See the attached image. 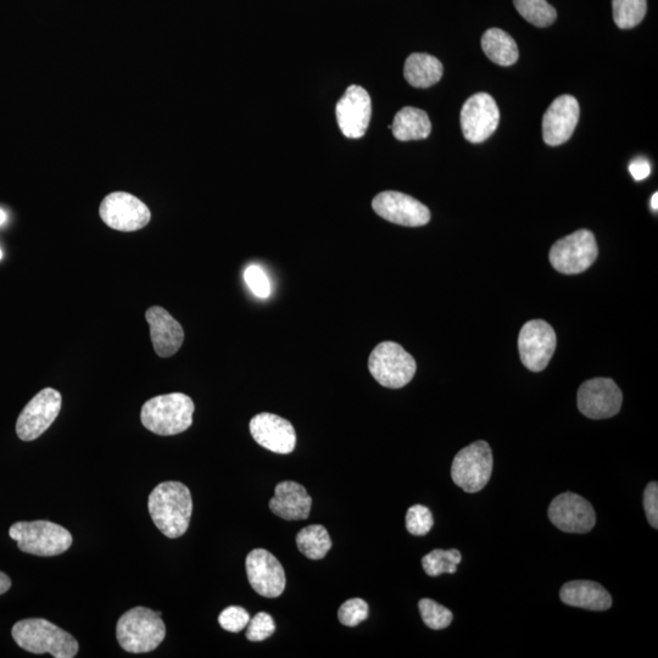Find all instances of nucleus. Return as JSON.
<instances>
[{
	"mask_svg": "<svg viewBox=\"0 0 658 658\" xmlns=\"http://www.w3.org/2000/svg\"><path fill=\"white\" fill-rule=\"evenodd\" d=\"M275 630V621L269 613L260 612L248 624L247 639L259 643V641L269 639Z\"/></svg>",
	"mask_w": 658,
	"mask_h": 658,
	"instance_id": "nucleus-34",
	"label": "nucleus"
},
{
	"mask_svg": "<svg viewBox=\"0 0 658 658\" xmlns=\"http://www.w3.org/2000/svg\"><path fill=\"white\" fill-rule=\"evenodd\" d=\"M523 19L537 27H548L557 19L556 9L546 0H513Z\"/></svg>",
	"mask_w": 658,
	"mask_h": 658,
	"instance_id": "nucleus-28",
	"label": "nucleus"
},
{
	"mask_svg": "<svg viewBox=\"0 0 658 658\" xmlns=\"http://www.w3.org/2000/svg\"><path fill=\"white\" fill-rule=\"evenodd\" d=\"M651 208L655 211L658 209V193H655L654 197L651 199Z\"/></svg>",
	"mask_w": 658,
	"mask_h": 658,
	"instance_id": "nucleus-39",
	"label": "nucleus"
},
{
	"mask_svg": "<svg viewBox=\"0 0 658 658\" xmlns=\"http://www.w3.org/2000/svg\"><path fill=\"white\" fill-rule=\"evenodd\" d=\"M368 370L381 386L399 389L415 377L416 361L400 344L383 342L373 349Z\"/></svg>",
	"mask_w": 658,
	"mask_h": 658,
	"instance_id": "nucleus-6",
	"label": "nucleus"
},
{
	"mask_svg": "<svg viewBox=\"0 0 658 658\" xmlns=\"http://www.w3.org/2000/svg\"><path fill=\"white\" fill-rule=\"evenodd\" d=\"M389 128L400 142L421 141L428 138L432 132L431 120L426 111L411 107L398 111L393 125Z\"/></svg>",
	"mask_w": 658,
	"mask_h": 658,
	"instance_id": "nucleus-23",
	"label": "nucleus"
},
{
	"mask_svg": "<svg viewBox=\"0 0 658 658\" xmlns=\"http://www.w3.org/2000/svg\"><path fill=\"white\" fill-rule=\"evenodd\" d=\"M99 214L105 225L121 232L142 230L152 217L142 200L125 192L109 194L100 205Z\"/></svg>",
	"mask_w": 658,
	"mask_h": 658,
	"instance_id": "nucleus-10",
	"label": "nucleus"
},
{
	"mask_svg": "<svg viewBox=\"0 0 658 658\" xmlns=\"http://www.w3.org/2000/svg\"><path fill=\"white\" fill-rule=\"evenodd\" d=\"M11 635L21 649L31 654L72 658L78 652L77 640L71 634L43 618H30L16 623Z\"/></svg>",
	"mask_w": 658,
	"mask_h": 658,
	"instance_id": "nucleus-2",
	"label": "nucleus"
},
{
	"mask_svg": "<svg viewBox=\"0 0 658 658\" xmlns=\"http://www.w3.org/2000/svg\"><path fill=\"white\" fill-rule=\"evenodd\" d=\"M148 509L155 526L167 538L188 531L193 512L192 494L181 482H164L149 495Z\"/></svg>",
	"mask_w": 658,
	"mask_h": 658,
	"instance_id": "nucleus-1",
	"label": "nucleus"
},
{
	"mask_svg": "<svg viewBox=\"0 0 658 658\" xmlns=\"http://www.w3.org/2000/svg\"><path fill=\"white\" fill-rule=\"evenodd\" d=\"M421 617L428 628L442 630L448 628L453 622V612L431 599H422L418 602Z\"/></svg>",
	"mask_w": 658,
	"mask_h": 658,
	"instance_id": "nucleus-30",
	"label": "nucleus"
},
{
	"mask_svg": "<svg viewBox=\"0 0 658 658\" xmlns=\"http://www.w3.org/2000/svg\"><path fill=\"white\" fill-rule=\"evenodd\" d=\"M2 258H3V252L2 249H0V260H2Z\"/></svg>",
	"mask_w": 658,
	"mask_h": 658,
	"instance_id": "nucleus-41",
	"label": "nucleus"
},
{
	"mask_svg": "<svg viewBox=\"0 0 658 658\" xmlns=\"http://www.w3.org/2000/svg\"><path fill=\"white\" fill-rule=\"evenodd\" d=\"M578 100L572 96H561L552 102L543 119L544 142L550 147L561 146L570 141L578 125Z\"/></svg>",
	"mask_w": 658,
	"mask_h": 658,
	"instance_id": "nucleus-19",
	"label": "nucleus"
},
{
	"mask_svg": "<svg viewBox=\"0 0 658 658\" xmlns=\"http://www.w3.org/2000/svg\"><path fill=\"white\" fill-rule=\"evenodd\" d=\"M557 345L556 333L548 322L532 320L521 329L518 337L523 365L532 372H542L554 356Z\"/></svg>",
	"mask_w": 658,
	"mask_h": 658,
	"instance_id": "nucleus-11",
	"label": "nucleus"
},
{
	"mask_svg": "<svg viewBox=\"0 0 658 658\" xmlns=\"http://www.w3.org/2000/svg\"><path fill=\"white\" fill-rule=\"evenodd\" d=\"M550 521L566 533H589L596 524V513L588 500L574 493L556 496L549 507Z\"/></svg>",
	"mask_w": 658,
	"mask_h": 658,
	"instance_id": "nucleus-14",
	"label": "nucleus"
},
{
	"mask_svg": "<svg viewBox=\"0 0 658 658\" xmlns=\"http://www.w3.org/2000/svg\"><path fill=\"white\" fill-rule=\"evenodd\" d=\"M462 555L459 550H433L422 559L423 570L431 577H438L443 573L453 574L460 565Z\"/></svg>",
	"mask_w": 658,
	"mask_h": 658,
	"instance_id": "nucleus-29",
	"label": "nucleus"
},
{
	"mask_svg": "<svg viewBox=\"0 0 658 658\" xmlns=\"http://www.w3.org/2000/svg\"><path fill=\"white\" fill-rule=\"evenodd\" d=\"M500 111L488 93H476L466 100L461 109V128L471 143H482L493 135L499 126Z\"/></svg>",
	"mask_w": 658,
	"mask_h": 658,
	"instance_id": "nucleus-12",
	"label": "nucleus"
},
{
	"mask_svg": "<svg viewBox=\"0 0 658 658\" xmlns=\"http://www.w3.org/2000/svg\"><path fill=\"white\" fill-rule=\"evenodd\" d=\"M194 403L186 394L160 395L147 401L141 411L143 426L158 436H176L193 425Z\"/></svg>",
	"mask_w": 658,
	"mask_h": 658,
	"instance_id": "nucleus-3",
	"label": "nucleus"
},
{
	"mask_svg": "<svg viewBox=\"0 0 658 658\" xmlns=\"http://www.w3.org/2000/svg\"><path fill=\"white\" fill-rule=\"evenodd\" d=\"M629 171L635 181H644L651 174V166L648 160L637 159L629 165Z\"/></svg>",
	"mask_w": 658,
	"mask_h": 658,
	"instance_id": "nucleus-37",
	"label": "nucleus"
},
{
	"mask_svg": "<svg viewBox=\"0 0 658 658\" xmlns=\"http://www.w3.org/2000/svg\"><path fill=\"white\" fill-rule=\"evenodd\" d=\"M146 319L156 354L160 358H170L175 355L181 349L184 340V331L180 323L160 306L150 308Z\"/></svg>",
	"mask_w": 658,
	"mask_h": 658,
	"instance_id": "nucleus-20",
	"label": "nucleus"
},
{
	"mask_svg": "<svg viewBox=\"0 0 658 658\" xmlns=\"http://www.w3.org/2000/svg\"><path fill=\"white\" fill-rule=\"evenodd\" d=\"M250 616L247 610L239 606H230L221 612L219 616L220 626L231 633L242 632L248 627Z\"/></svg>",
	"mask_w": 658,
	"mask_h": 658,
	"instance_id": "nucleus-35",
	"label": "nucleus"
},
{
	"mask_svg": "<svg viewBox=\"0 0 658 658\" xmlns=\"http://www.w3.org/2000/svg\"><path fill=\"white\" fill-rule=\"evenodd\" d=\"M338 126L345 137L359 139L370 126L372 104L370 94L360 86H350L336 108Z\"/></svg>",
	"mask_w": 658,
	"mask_h": 658,
	"instance_id": "nucleus-17",
	"label": "nucleus"
},
{
	"mask_svg": "<svg viewBox=\"0 0 658 658\" xmlns=\"http://www.w3.org/2000/svg\"><path fill=\"white\" fill-rule=\"evenodd\" d=\"M166 627L161 613L148 607H135L120 617L116 626L117 641L131 654H147L163 643Z\"/></svg>",
	"mask_w": 658,
	"mask_h": 658,
	"instance_id": "nucleus-4",
	"label": "nucleus"
},
{
	"mask_svg": "<svg viewBox=\"0 0 658 658\" xmlns=\"http://www.w3.org/2000/svg\"><path fill=\"white\" fill-rule=\"evenodd\" d=\"M8 216L4 210L0 209V226L4 225L7 222Z\"/></svg>",
	"mask_w": 658,
	"mask_h": 658,
	"instance_id": "nucleus-40",
	"label": "nucleus"
},
{
	"mask_svg": "<svg viewBox=\"0 0 658 658\" xmlns=\"http://www.w3.org/2000/svg\"><path fill=\"white\" fill-rule=\"evenodd\" d=\"M244 280L250 291L260 299H267L271 295V283L264 270L258 265H250L244 271Z\"/></svg>",
	"mask_w": 658,
	"mask_h": 658,
	"instance_id": "nucleus-33",
	"label": "nucleus"
},
{
	"mask_svg": "<svg viewBox=\"0 0 658 658\" xmlns=\"http://www.w3.org/2000/svg\"><path fill=\"white\" fill-rule=\"evenodd\" d=\"M248 581L264 598L275 599L286 589V573L281 562L265 549H255L245 560Z\"/></svg>",
	"mask_w": 658,
	"mask_h": 658,
	"instance_id": "nucleus-16",
	"label": "nucleus"
},
{
	"mask_svg": "<svg viewBox=\"0 0 658 658\" xmlns=\"http://www.w3.org/2000/svg\"><path fill=\"white\" fill-rule=\"evenodd\" d=\"M298 549L310 560H322L332 548L327 529L321 524L305 527L297 535Z\"/></svg>",
	"mask_w": 658,
	"mask_h": 658,
	"instance_id": "nucleus-26",
	"label": "nucleus"
},
{
	"mask_svg": "<svg viewBox=\"0 0 658 658\" xmlns=\"http://www.w3.org/2000/svg\"><path fill=\"white\" fill-rule=\"evenodd\" d=\"M493 453L487 442L466 446L455 456L451 478L466 493H478L485 488L493 473Z\"/></svg>",
	"mask_w": 658,
	"mask_h": 658,
	"instance_id": "nucleus-7",
	"label": "nucleus"
},
{
	"mask_svg": "<svg viewBox=\"0 0 658 658\" xmlns=\"http://www.w3.org/2000/svg\"><path fill=\"white\" fill-rule=\"evenodd\" d=\"M598 255L599 248L593 232L579 230L552 245L549 258L556 271L577 275L587 271Z\"/></svg>",
	"mask_w": 658,
	"mask_h": 658,
	"instance_id": "nucleus-8",
	"label": "nucleus"
},
{
	"mask_svg": "<svg viewBox=\"0 0 658 658\" xmlns=\"http://www.w3.org/2000/svg\"><path fill=\"white\" fill-rule=\"evenodd\" d=\"M434 526V520L431 510L426 506L414 505L411 506L406 513V528L410 534L416 537H423V535L431 532Z\"/></svg>",
	"mask_w": 658,
	"mask_h": 658,
	"instance_id": "nucleus-31",
	"label": "nucleus"
},
{
	"mask_svg": "<svg viewBox=\"0 0 658 658\" xmlns=\"http://www.w3.org/2000/svg\"><path fill=\"white\" fill-rule=\"evenodd\" d=\"M563 604L590 611H606L612 598L602 585L590 581H574L563 585L560 591Z\"/></svg>",
	"mask_w": 658,
	"mask_h": 658,
	"instance_id": "nucleus-22",
	"label": "nucleus"
},
{
	"mask_svg": "<svg viewBox=\"0 0 658 658\" xmlns=\"http://www.w3.org/2000/svg\"><path fill=\"white\" fill-rule=\"evenodd\" d=\"M368 605L365 600L356 598L345 601L338 611V620L343 626L356 627L367 620Z\"/></svg>",
	"mask_w": 658,
	"mask_h": 658,
	"instance_id": "nucleus-32",
	"label": "nucleus"
},
{
	"mask_svg": "<svg viewBox=\"0 0 658 658\" xmlns=\"http://www.w3.org/2000/svg\"><path fill=\"white\" fill-rule=\"evenodd\" d=\"M10 538L19 549L36 556H58L72 545L68 529L49 521L18 522L9 529Z\"/></svg>",
	"mask_w": 658,
	"mask_h": 658,
	"instance_id": "nucleus-5",
	"label": "nucleus"
},
{
	"mask_svg": "<svg viewBox=\"0 0 658 658\" xmlns=\"http://www.w3.org/2000/svg\"><path fill=\"white\" fill-rule=\"evenodd\" d=\"M482 48L485 55L500 66H511L520 58L515 39L500 29H490L484 33Z\"/></svg>",
	"mask_w": 658,
	"mask_h": 658,
	"instance_id": "nucleus-25",
	"label": "nucleus"
},
{
	"mask_svg": "<svg viewBox=\"0 0 658 658\" xmlns=\"http://www.w3.org/2000/svg\"><path fill=\"white\" fill-rule=\"evenodd\" d=\"M11 588V581L7 574L0 572V595L7 593Z\"/></svg>",
	"mask_w": 658,
	"mask_h": 658,
	"instance_id": "nucleus-38",
	"label": "nucleus"
},
{
	"mask_svg": "<svg viewBox=\"0 0 658 658\" xmlns=\"http://www.w3.org/2000/svg\"><path fill=\"white\" fill-rule=\"evenodd\" d=\"M249 428L255 442L272 453L291 454L297 445V433L292 423L269 412L253 417Z\"/></svg>",
	"mask_w": 658,
	"mask_h": 658,
	"instance_id": "nucleus-18",
	"label": "nucleus"
},
{
	"mask_svg": "<svg viewBox=\"0 0 658 658\" xmlns=\"http://www.w3.org/2000/svg\"><path fill=\"white\" fill-rule=\"evenodd\" d=\"M613 21L622 30L633 29L644 20L648 2L646 0H612Z\"/></svg>",
	"mask_w": 658,
	"mask_h": 658,
	"instance_id": "nucleus-27",
	"label": "nucleus"
},
{
	"mask_svg": "<svg viewBox=\"0 0 658 658\" xmlns=\"http://www.w3.org/2000/svg\"><path fill=\"white\" fill-rule=\"evenodd\" d=\"M372 208L378 216L395 225L421 227L431 221V211L410 195L387 191L373 199Z\"/></svg>",
	"mask_w": 658,
	"mask_h": 658,
	"instance_id": "nucleus-15",
	"label": "nucleus"
},
{
	"mask_svg": "<svg viewBox=\"0 0 658 658\" xmlns=\"http://www.w3.org/2000/svg\"><path fill=\"white\" fill-rule=\"evenodd\" d=\"M443 72V64L432 55L414 53L406 59L404 76L412 87H432L442 80Z\"/></svg>",
	"mask_w": 658,
	"mask_h": 658,
	"instance_id": "nucleus-24",
	"label": "nucleus"
},
{
	"mask_svg": "<svg viewBox=\"0 0 658 658\" xmlns=\"http://www.w3.org/2000/svg\"><path fill=\"white\" fill-rule=\"evenodd\" d=\"M644 509L651 527L658 528V484L651 482L644 492Z\"/></svg>",
	"mask_w": 658,
	"mask_h": 658,
	"instance_id": "nucleus-36",
	"label": "nucleus"
},
{
	"mask_svg": "<svg viewBox=\"0 0 658 658\" xmlns=\"http://www.w3.org/2000/svg\"><path fill=\"white\" fill-rule=\"evenodd\" d=\"M312 499L303 485L284 481L276 485L275 495L270 501V509L276 516L286 521L308 520Z\"/></svg>",
	"mask_w": 658,
	"mask_h": 658,
	"instance_id": "nucleus-21",
	"label": "nucleus"
},
{
	"mask_svg": "<svg viewBox=\"0 0 658 658\" xmlns=\"http://www.w3.org/2000/svg\"><path fill=\"white\" fill-rule=\"evenodd\" d=\"M63 398L58 390L46 388L41 390L35 398L22 410L16 433L24 442H32L41 437L53 425L60 414Z\"/></svg>",
	"mask_w": 658,
	"mask_h": 658,
	"instance_id": "nucleus-9",
	"label": "nucleus"
},
{
	"mask_svg": "<svg viewBox=\"0 0 658 658\" xmlns=\"http://www.w3.org/2000/svg\"><path fill=\"white\" fill-rule=\"evenodd\" d=\"M623 395L610 378H593L578 390V409L591 420H605L621 411Z\"/></svg>",
	"mask_w": 658,
	"mask_h": 658,
	"instance_id": "nucleus-13",
	"label": "nucleus"
}]
</instances>
